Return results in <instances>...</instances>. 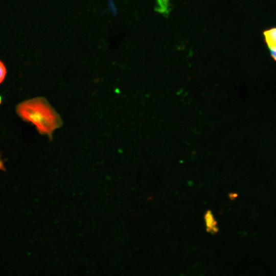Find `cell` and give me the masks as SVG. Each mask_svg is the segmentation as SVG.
Segmentation results:
<instances>
[{
  "label": "cell",
  "instance_id": "6da1fadb",
  "mask_svg": "<svg viewBox=\"0 0 276 276\" xmlns=\"http://www.w3.org/2000/svg\"><path fill=\"white\" fill-rule=\"evenodd\" d=\"M16 110L23 120L34 125L39 133L50 137L62 124L60 116L42 97L23 101L17 105Z\"/></svg>",
  "mask_w": 276,
  "mask_h": 276
},
{
  "label": "cell",
  "instance_id": "7a4b0ae2",
  "mask_svg": "<svg viewBox=\"0 0 276 276\" xmlns=\"http://www.w3.org/2000/svg\"><path fill=\"white\" fill-rule=\"evenodd\" d=\"M263 34L270 55L276 61V27L265 30Z\"/></svg>",
  "mask_w": 276,
  "mask_h": 276
},
{
  "label": "cell",
  "instance_id": "3957f363",
  "mask_svg": "<svg viewBox=\"0 0 276 276\" xmlns=\"http://www.w3.org/2000/svg\"><path fill=\"white\" fill-rule=\"evenodd\" d=\"M205 219L207 227L209 231L216 232V222L214 221L213 216L210 211L205 214Z\"/></svg>",
  "mask_w": 276,
  "mask_h": 276
},
{
  "label": "cell",
  "instance_id": "277c9868",
  "mask_svg": "<svg viewBox=\"0 0 276 276\" xmlns=\"http://www.w3.org/2000/svg\"><path fill=\"white\" fill-rule=\"evenodd\" d=\"M157 10L163 13H167L169 11V0H157Z\"/></svg>",
  "mask_w": 276,
  "mask_h": 276
},
{
  "label": "cell",
  "instance_id": "5b68a950",
  "mask_svg": "<svg viewBox=\"0 0 276 276\" xmlns=\"http://www.w3.org/2000/svg\"><path fill=\"white\" fill-rule=\"evenodd\" d=\"M7 74V69L4 63L0 59V84L4 81Z\"/></svg>",
  "mask_w": 276,
  "mask_h": 276
},
{
  "label": "cell",
  "instance_id": "8992f818",
  "mask_svg": "<svg viewBox=\"0 0 276 276\" xmlns=\"http://www.w3.org/2000/svg\"><path fill=\"white\" fill-rule=\"evenodd\" d=\"M2 98L1 96L0 95V104H1V102H2Z\"/></svg>",
  "mask_w": 276,
  "mask_h": 276
}]
</instances>
